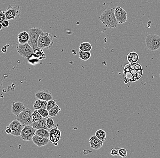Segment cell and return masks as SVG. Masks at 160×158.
I'll return each mask as SVG.
<instances>
[{"instance_id":"obj_1","label":"cell","mask_w":160,"mask_h":158,"mask_svg":"<svg viewBox=\"0 0 160 158\" xmlns=\"http://www.w3.org/2000/svg\"><path fill=\"white\" fill-rule=\"evenodd\" d=\"M143 74L142 66L139 63H129L123 69L124 82H136L139 80Z\"/></svg>"},{"instance_id":"obj_2","label":"cell","mask_w":160,"mask_h":158,"mask_svg":"<svg viewBox=\"0 0 160 158\" xmlns=\"http://www.w3.org/2000/svg\"><path fill=\"white\" fill-rule=\"evenodd\" d=\"M100 21L107 28H116L118 25L114 13V10L112 8H105L99 17Z\"/></svg>"},{"instance_id":"obj_3","label":"cell","mask_w":160,"mask_h":158,"mask_svg":"<svg viewBox=\"0 0 160 158\" xmlns=\"http://www.w3.org/2000/svg\"><path fill=\"white\" fill-rule=\"evenodd\" d=\"M53 40L52 34L48 32H42L39 38L38 46L41 49H50L53 44Z\"/></svg>"},{"instance_id":"obj_4","label":"cell","mask_w":160,"mask_h":158,"mask_svg":"<svg viewBox=\"0 0 160 158\" xmlns=\"http://www.w3.org/2000/svg\"><path fill=\"white\" fill-rule=\"evenodd\" d=\"M43 31L38 27H33L29 30V40L28 43L33 50L39 48L38 46V42L39 38Z\"/></svg>"},{"instance_id":"obj_5","label":"cell","mask_w":160,"mask_h":158,"mask_svg":"<svg viewBox=\"0 0 160 158\" xmlns=\"http://www.w3.org/2000/svg\"><path fill=\"white\" fill-rule=\"evenodd\" d=\"M146 47L152 51H155L160 48V36L155 34H150L146 38Z\"/></svg>"},{"instance_id":"obj_6","label":"cell","mask_w":160,"mask_h":158,"mask_svg":"<svg viewBox=\"0 0 160 158\" xmlns=\"http://www.w3.org/2000/svg\"><path fill=\"white\" fill-rule=\"evenodd\" d=\"M21 10L18 5L9 4L5 11L6 20H16L20 17Z\"/></svg>"},{"instance_id":"obj_7","label":"cell","mask_w":160,"mask_h":158,"mask_svg":"<svg viewBox=\"0 0 160 158\" xmlns=\"http://www.w3.org/2000/svg\"><path fill=\"white\" fill-rule=\"evenodd\" d=\"M32 112L30 108H26L23 110L17 116V120H18L23 125H31L32 123Z\"/></svg>"},{"instance_id":"obj_8","label":"cell","mask_w":160,"mask_h":158,"mask_svg":"<svg viewBox=\"0 0 160 158\" xmlns=\"http://www.w3.org/2000/svg\"><path fill=\"white\" fill-rule=\"evenodd\" d=\"M16 47L18 53L25 59H29L33 55V49L28 43L23 44L18 43L16 45Z\"/></svg>"},{"instance_id":"obj_9","label":"cell","mask_w":160,"mask_h":158,"mask_svg":"<svg viewBox=\"0 0 160 158\" xmlns=\"http://www.w3.org/2000/svg\"><path fill=\"white\" fill-rule=\"evenodd\" d=\"M36 130L37 129L31 125H26L22 130L20 137L25 141H30L36 135Z\"/></svg>"},{"instance_id":"obj_10","label":"cell","mask_w":160,"mask_h":158,"mask_svg":"<svg viewBox=\"0 0 160 158\" xmlns=\"http://www.w3.org/2000/svg\"><path fill=\"white\" fill-rule=\"evenodd\" d=\"M115 15L118 24H124L127 20V12L122 7H116L114 8Z\"/></svg>"},{"instance_id":"obj_11","label":"cell","mask_w":160,"mask_h":158,"mask_svg":"<svg viewBox=\"0 0 160 158\" xmlns=\"http://www.w3.org/2000/svg\"><path fill=\"white\" fill-rule=\"evenodd\" d=\"M9 126L11 129V135L16 137L20 136L22 130L25 126L17 119L11 122Z\"/></svg>"},{"instance_id":"obj_12","label":"cell","mask_w":160,"mask_h":158,"mask_svg":"<svg viewBox=\"0 0 160 158\" xmlns=\"http://www.w3.org/2000/svg\"><path fill=\"white\" fill-rule=\"evenodd\" d=\"M61 138V131L58 129L57 127L52 129L49 132V138L50 141L55 145H57L58 144V141L60 140Z\"/></svg>"},{"instance_id":"obj_13","label":"cell","mask_w":160,"mask_h":158,"mask_svg":"<svg viewBox=\"0 0 160 158\" xmlns=\"http://www.w3.org/2000/svg\"><path fill=\"white\" fill-rule=\"evenodd\" d=\"M35 96L38 99L48 101L53 99V95L52 93L48 90H41L35 93Z\"/></svg>"},{"instance_id":"obj_14","label":"cell","mask_w":160,"mask_h":158,"mask_svg":"<svg viewBox=\"0 0 160 158\" xmlns=\"http://www.w3.org/2000/svg\"><path fill=\"white\" fill-rule=\"evenodd\" d=\"M90 147L93 150H99L103 146L104 142L99 139L95 135L92 136L89 138Z\"/></svg>"},{"instance_id":"obj_15","label":"cell","mask_w":160,"mask_h":158,"mask_svg":"<svg viewBox=\"0 0 160 158\" xmlns=\"http://www.w3.org/2000/svg\"><path fill=\"white\" fill-rule=\"evenodd\" d=\"M32 140L34 144L39 147L46 146L50 141L49 138L42 137L36 135L33 137Z\"/></svg>"},{"instance_id":"obj_16","label":"cell","mask_w":160,"mask_h":158,"mask_svg":"<svg viewBox=\"0 0 160 158\" xmlns=\"http://www.w3.org/2000/svg\"><path fill=\"white\" fill-rule=\"evenodd\" d=\"M25 108L23 103L21 102H14L11 106V111L12 114L17 116Z\"/></svg>"},{"instance_id":"obj_17","label":"cell","mask_w":160,"mask_h":158,"mask_svg":"<svg viewBox=\"0 0 160 158\" xmlns=\"http://www.w3.org/2000/svg\"><path fill=\"white\" fill-rule=\"evenodd\" d=\"M31 126L36 129H48L47 124V119L45 118H42L38 122H34L31 124Z\"/></svg>"},{"instance_id":"obj_18","label":"cell","mask_w":160,"mask_h":158,"mask_svg":"<svg viewBox=\"0 0 160 158\" xmlns=\"http://www.w3.org/2000/svg\"><path fill=\"white\" fill-rule=\"evenodd\" d=\"M18 42L20 44H25L28 42L29 40V34L26 31L20 32L17 35Z\"/></svg>"},{"instance_id":"obj_19","label":"cell","mask_w":160,"mask_h":158,"mask_svg":"<svg viewBox=\"0 0 160 158\" xmlns=\"http://www.w3.org/2000/svg\"><path fill=\"white\" fill-rule=\"evenodd\" d=\"M47 101L43 100L38 99L35 101L33 105V108L35 110H38L40 109H47Z\"/></svg>"},{"instance_id":"obj_20","label":"cell","mask_w":160,"mask_h":158,"mask_svg":"<svg viewBox=\"0 0 160 158\" xmlns=\"http://www.w3.org/2000/svg\"><path fill=\"white\" fill-rule=\"evenodd\" d=\"M139 58L138 54L135 52H130L126 57L127 61L130 63H136L138 61Z\"/></svg>"},{"instance_id":"obj_21","label":"cell","mask_w":160,"mask_h":158,"mask_svg":"<svg viewBox=\"0 0 160 158\" xmlns=\"http://www.w3.org/2000/svg\"><path fill=\"white\" fill-rule=\"evenodd\" d=\"M36 135L46 138H49V132L47 129H38L36 130Z\"/></svg>"},{"instance_id":"obj_22","label":"cell","mask_w":160,"mask_h":158,"mask_svg":"<svg viewBox=\"0 0 160 158\" xmlns=\"http://www.w3.org/2000/svg\"><path fill=\"white\" fill-rule=\"evenodd\" d=\"M91 56L90 52H85L82 50L79 51V57L80 59L84 61L88 60Z\"/></svg>"},{"instance_id":"obj_23","label":"cell","mask_w":160,"mask_h":158,"mask_svg":"<svg viewBox=\"0 0 160 158\" xmlns=\"http://www.w3.org/2000/svg\"><path fill=\"white\" fill-rule=\"evenodd\" d=\"M79 49L83 51L90 52L92 49V46L89 42L86 41L83 42L80 44Z\"/></svg>"},{"instance_id":"obj_24","label":"cell","mask_w":160,"mask_h":158,"mask_svg":"<svg viewBox=\"0 0 160 158\" xmlns=\"http://www.w3.org/2000/svg\"><path fill=\"white\" fill-rule=\"evenodd\" d=\"M95 135L101 141L105 142L107 138V134L104 130L102 129H99L96 131L95 133Z\"/></svg>"},{"instance_id":"obj_25","label":"cell","mask_w":160,"mask_h":158,"mask_svg":"<svg viewBox=\"0 0 160 158\" xmlns=\"http://www.w3.org/2000/svg\"><path fill=\"white\" fill-rule=\"evenodd\" d=\"M43 117L39 113L38 110H35L32 112V123L38 122Z\"/></svg>"},{"instance_id":"obj_26","label":"cell","mask_w":160,"mask_h":158,"mask_svg":"<svg viewBox=\"0 0 160 158\" xmlns=\"http://www.w3.org/2000/svg\"><path fill=\"white\" fill-rule=\"evenodd\" d=\"M61 110L60 107L56 105L53 108L49 111V115L51 117H56L59 114V112Z\"/></svg>"},{"instance_id":"obj_27","label":"cell","mask_w":160,"mask_h":158,"mask_svg":"<svg viewBox=\"0 0 160 158\" xmlns=\"http://www.w3.org/2000/svg\"><path fill=\"white\" fill-rule=\"evenodd\" d=\"M47 119V126L48 129H53L56 127V125H55L54 121L53 120V118L51 116L49 115L47 118H46Z\"/></svg>"},{"instance_id":"obj_28","label":"cell","mask_w":160,"mask_h":158,"mask_svg":"<svg viewBox=\"0 0 160 158\" xmlns=\"http://www.w3.org/2000/svg\"><path fill=\"white\" fill-rule=\"evenodd\" d=\"M33 54L36 55V56H38L39 58L40 59H44L43 57V55L45 54L44 52L42 51V49L38 48L33 50Z\"/></svg>"},{"instance_id":"obj_29","label":"cell","mask_w":160,"mask_h":158,"mask_svg":"<svg viewBox=\"0 0 160 158\" xmlns=\"http://www.w3.org/2000/svg\"><path fill=\"white\" fill-rule=\"evenodd\" d=\"M57 105L56 101L54 100H50L49 101H47V110L49 111L52 108H53L55 106Z\"/></svg>"},{"instance_id":"obj_30","label":"cell","mask_w":160,"mask_h":158,"mask_svg":"<svg viewBox=\"0 0 160 158\" xmlns=\"http://www.w3.org/2000/svg\"><path fill=\"white\" fill-rule=\"evenodd\" d=\"M38 111L43 118H47L49 116V111L47 109H40L38 110Z\"/></svg>"},{"instance_id":"obj_31","label":"cell","mask_w":160,"mask_h":158,"mask_svg":"<svg viewBox=\"0 0 160 158\" xmlns=\"http://www.w3.org/2000/svg\"><path fill=\"white\" fill-rule=\"evenodd\" d=\"M118 155L122 158H125L127 155V150L124 148L118 149Z\"/></svg>"},{"instance_id":"obj_32","label":"cell","mask_w":160,"mask_h":158,"mask_svg":"<svg viewBox=\"0 0 160 158\" xmlns=\"http://www.w3.org/2000/svg\"><path fill=\"white\" fill-rule=\"evenodd\" d=\"M5 20H6V17L5 11L0 10V23H2Z\"/></svg>"},{"instance_id":"obj_33","label":"cell","mask_w":160,"mask_h":158,"mask_svg":"<svg viewBox=\"0 0 160 158\" xmlns=\"http://www.w3.org/2000/svg\"><path fill=\"white\" fill-rule=\"evenodd\" d=\"M110 154L113 156H119L118 155V149H113L111 150L110 151Z\"/></svg>"},{"instance_id":"obj_34","label":"cell","mask_w":160,"mask_h":158,"mask_svg":"<svg viewBox=\"0 0 160 158\" xmlns=\"http://www.w3.org/2000/svg\"><path fill=\"white\" fill-rule=\"evenodd\" d=\"M2 24L3 27H5V28L8 27L9 26V22L8 20H5V21H3L2 23Z\"/></svg>"},{"instance_id":"obj_35","label":"cell","mask_w":160,"mask_h":158,"mask_svg":"<svg viewBox=\"0 0 160 158\" xmlns=\"http://www.w3.org/2000/svg\"><path fill=\"white\" fill-rule=\"evenodd\" d=\"M6 132L8 135H11V129L9 126H7L6 127Z\"/></svg>"},{"instance_id":"obj_36","label":"cell","mask_w":160,"mask_h":158,"mask_svg":"<svg viewBox=\"0 0 160 158\" xmlns=\"http://www.w3.org/2000/svg\"><path fill=\"white\" fill-rule=\"evenodd\" d=\"M2 27H3V26H2V23H0V30L2 29Z\"/></svg>"}]
</instances>
